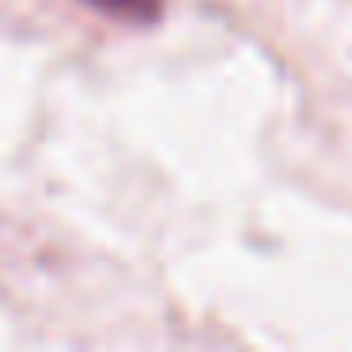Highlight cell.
Listing matches in <instances>:
<instances>
[{
	"label": "cell",
	"instance_id": "obj_1",
	"mask_svg": "<svg viewBox=\"0 0 352 352\" xmlns=\"http://www.w3.org/2000/svg\"><path fill=\"white\" fill-rule=\"evenodd\" d=\"M87 4L114 19H125V23H155L167 0H87Z\"/></svg>",
	"mask_w": 352,
	"mask_h": 352
}]
</instances>
